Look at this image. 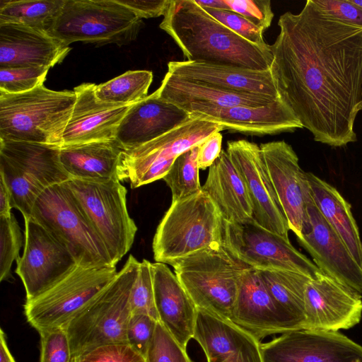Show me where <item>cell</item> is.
I'll return each instance as SVG.
<instances>
[{
  "label": "cell",
  "mask_w": 362,
  "mask_h": 362,
  "mask_svg": "<svg viewBox=\"0 0 362 362\" xmlns=\"http://www.w3.org/2000/svg\"><path fill=\"white\" fill-rule=\"evenodd\" d=\"M270 67L281 100L316 141L341 147L356 141L362 103V27L308 0L279 21Z\"/></svg>",
  "instance_id": "obj_1"
},
{
  "label": "cell",
  "mask_w": 362,
  "mask_h": 362,
  "mask_svg": "<svg viewBox=\"0 0 362 362\" xmlns=\"http://www.w3.org/2000/svg\"><path fill=\"white\" fill-rule=\"evenodd\" d=\"M159 27L173 38L188 61L270 69L271 45L259 46L246 40L194 0H170Z\"/></svg>",
  "instance_id": "obj_2"
},
{
  "label": "cell",
  "mask_w": 362,
  "mask_h": 362,
  "mask_svg": "<svg viewBox=\"0 0 362 362\" xmlns=\"http://www.w3.org/2000/svg\"><path fill=\"white\" fill-rule=\"evenodd\" d=\"M167 264L197 308L230 321L243 275L253 269L221 243Z\"/></svg>",
  "instance_id": "obj_3"
},
{
  "label": "cell",
  "mask_w": 362,
  "mask_h": 362,
  "mask_svg": "<svg viewBox=\"0 0 362 362\" xmlns=\"http://www.w3.org/2000/svg\"><path fill=\"white\" fill-rule=\"evenodd\" d=\"M76 100L74 90L44 85L21 93L0 91V139L61 147Z\"/></svg>",
  "instance_id": "obj_4"
},
{
  "label": "cell",
  "mask_w": 362,
  "mask_h": 362,
  "mask_svg": "<svg viewBox=\"0 0 362 362\" xmlns=\"http://www.w3.org/2000/svg\"><path fill=\"white\" fill-rule=\"evenodd\" d=\"M139 266L130 255L115 278L64 327L74 358L100 345L127 344L129 298Z\"/></svg>",
  "instance_id": "obj_5"
},
{
  "label": "cell",
  "mask_w": 362,
  "mask_h": 362,
  "mask_svg": "<svg viewBox=\"0 0 362 362\" xmlns=\"http://www.w3.org/2000/svg\"><path fill=\"white\" fill-rule=\"evenodd\" d=\"M222 218L202 189L173 202L157 227L153 258L165 263L221 243Z\"/></svg>",
  "instance_id": "obj_6"
},
{
  "label": "cell",
  "mask_w": 362,
  "mask_h": 362,
  "mask_svg": "<svg viewBox=\"0 0 362 362\" xmlns=\"http://www.w3.org/2000/svg\"><path fill=\"white\" fill-rule=\"evenodd\" d=\"M141 25L116 0H65L47 33L67 47L75 42L121 46L136 38Z\"/></svg>",
  "instance_id": "obj_7"
},
{
  "label": "cell",
  "mask_w": 362,
  "mask_h": 362,
  "mask_svg": "<svg viewBox=\"0 0 362 362\" xmlns=\"http://www.w3.org/2000/svg\"><path fill=\"white\" fill-rule=\"evenodd\" d=\"M30 216L67 248L78 266H114L104 243L64 183L42 192Z\"/></svg>",
  "instance_id": "obj_8"
},
{
  "label": "cell",
  "mask_w": 362,
  "mask_h": 362,
  "mask_svg": "<svg viewBox=\"0 0 362 362\" xmlns=\"http://www.w3.org/2000/svg\"><path fill=\"white\" fill-rule=\"evenodd\" d=\"M59 153L58 146L0 139V177L23 217L31 216L36 199L46 189L71 179Z\"/></svg>",
  "instance_id": "obj_9"
},
{
  "label": "cell",
  "mask_w": 362,
  "mask_h": 362,
  "mask_svg": "<svg viewBox=\"0 0 362 362\" xmlns=\"http://www.w3.org/2000/svg\"><path fill=\"white\" fill-rule=\"evenodd\" d=\"M104 243L112 264L129 252L137 227L127 208V189L118 180L104 182L70 179L64 182Z\"/></svg>",
  "instance_id": "obj_10"
},
{
  "label": "cell",
  "mask_w": 362,
  "mask_h": 362,
  "mask_svg": "<svg viewBox=\"0 0 362 362\" xmlns=\"http://www.w3.org/2000/svg\"><path fill=\"white\" fill-rule=\"evenodd\" d=\"M117 274L115 266L85 268L77 265L40 295L25 301L27 322L38 332L64 328Z\"/></svg>",
  "instance_id": "obj_11"
},
{
  "label": "cell",
  "mask_w": 362,
  "mask_h": 362,
  "mask_svg": "<svg viewBox=\"0 0 362 362\" xmlns=\"http://www.w3.org/2000/svg\"><path fill=\"white\" fill-rule=\"evenodd\" d=\"M222 130L223 127L215 122L192 117L149 142L124 150L119 157L118 179L129 182L132 188L163 179L180 154Z\"/></svg>",
  "instance_id": "obj_12"
},
{
  "label": "cell",
  "mask_w": 362,
  "mask_h": 362,
  "mask_svg": "<svg viewBox=\"0 0 362 362\" xmlns=\"http://www.w3.org/2000/svg\"><path fill=\"white\" fill-rule=\"evenodd\" d=\"M221 243L257 270H286L313 279L323 272L289 240L262 227L255 219L244 223L222 220Z\"/></svg>",
  "instance_id": "obj_13"
},
{
  "label": "cell",
  "mask_w": 362,
  "mask_h": 362,
  "mask_svg": "<svg viewBox=\"0 0 362 362\" xmlns=\"http://www.w3.org/2000/svg\"><path fill=\"white\" fill-rule=\"evenodd\" d=\"M25 246L15 272L30 300L63 279L76 266L67 248L32 216L24 217Z\"/></svg>",
  "instance_id": "obj_14"
},
{
  "label": "cell",
  "mask_w": 362,
  "mask_h": 362,
  "mask_svg": "<svg viewBox=\"0 0 362 362\" xmlns=\"http://www.w3.org/2000/svg\"><path fill=\"white\" fill-rule=\"evenodd\" d=\"M263 362H362V345L339 332L303 329L261 344Z\"/></svg>",
  "instance_id": "obj_15"
},
{
  "label": "cell",
  "mask_w": 362,
  "mask_h": 362,
  "mask_svg": "<svg viewBox=\"0 0 362 362\" xmlns=\"http://www.w3.org/2000/svg\"><path fill=\"white\" fill-rule=\"evenodd\" d=\"M259 148L289 228L300 238L310 227L307 203L311 193L306 173L300 167L292 146L286 141L262 144Z\"/></svg>",
  "instance_id": "obj_16"
},
{
  "label": "cell",
  "mask_w": 362,
  "mask_h": 362,
  "mask_svg": "<svg viewBox=\"0 0 362 362\" xmlns=\"http://www.w3.org/2000/svg\"><path fill=\"white\" fill-rule=\"evenodd\" d=\"M226 151L247 187L255 221L268 230L289 240L288 223L259 146L245 139L230 141L227 143Z\"/></svg>",
  "instance_id": "obj_17"
},
{
  "label": "cell",
  "mask_w": 362,
  "mask_h": 362,
  "mask_svg": "<svg viewBox=\"0 0 362 362\" xmlns=\"http://www.w3.org/2000/svg\"><path fill=\"white\" fill-rule=\"evenodd\" d=\"M305 317V329H349L362 318V295L321 272L306 286Z\"/></svg>",
  "instance_id": "obj_18"
},
{
  "label": "cell",
  "mask_w": 362,
  "mask_h": 362,
  "mask_svg": "<svg viewBox=\"0 0 362 362\" xmlns=\"http://www.w3.org/2000/svg\"><path fill=\"white\" fill-rule=\"evenodd\" d=\"M310 230L297 238L325 274L362 294V268L330 226L313 197L307 203Z\"/></svg>",
  "instance_id": "obj_19"
},
{
  "label": "cell",
  "mask_w": 362,
  "mask_h": 362,
  "mask_svg": "<svg viewBox=\"0 0 362 362\" xmlns=\"http://www.w3.org/2000/svg\"><path fill=\"white\" fill-rule=\"evenodd\" d=\"M231 321L259 341L268 335L303 329L276 304L255 269L243 275Z\"/></svg>",
  "instance_id": "obj_20"
},
{
  "label": "cell",
  "mask_w": 362,
  "mask_h": 362,
  "mask_svg": "<svg viewBox=\"0 0 362 362\" xmlns=\"http://www.w3.org/2000/svg\"><path fill=\"white\" fill-rule=\"evenodd\" d=\"M95 86L84 83L74 88L76 100L63 134L62 146L115 139L119 124L132 105L99 101Z\"/></svg>",
  "instance_id": "obj_21"
},
{
  "label": "cell",
  "mask_w": 362,
  "mask_h": 362,
  "mask_svg": "<svg viewBox=\"0 0 362 362\" xmlns=\"http://www.w3.org/2000/svg\"><path fill=\"white\" fill-rule=\"evenodd\" d=\"M71 50L47 33L24 25L0 23V69H50Z\"/></svg>",
  "instance_id": "obj_22"
},
{
  "label": "cell",
  "mask_w": 362,
  "mask_h": 362,
  "mask_svg": "<svg viewBox=\"0 0 362 362\" xmlns=\"http://www.w3.org/2000/svg\"><path fill=\"white\" fill-rule=\"evenodd\" d=\"M190 116L215 122L230 132L251 136L293 132L303 128L292 110L281 99L260 107L204 109L192 112Z\"/></svg>",
  "instance_id": "obj_23"
},
{
  "label": "cell",
  "mask_w": 362,
  "mask_h": 362,
  "mask_svg": "<svg viewBox=\"0 0 362 362\" xmlns=\"http://www.w3.org/2000/svg\"><path fill=\"white\" fill-rule=\"evenodd\" d=\"M168 73L227 91L279 99L271 69L255 70L194 61H171Z\"/></svg>",
  "instance_id": "obj_24"
},
{
  "label": "cell",
  "mask_w": 362,
  "mask_h": 362,
  "mask_svg": "<svg viewBox=\"0 0 362 362\" xmlns=\"http://www.w3.org/2000/svg\"><path fill=\"white\" fill-rule=\"evenodd\" d=\"M192 117L153 92L131 105L117 130L115 140L124 150L149 142L189 121Z\"/></svg>",
  "instance_id": "obj_25"
},
{
  "label": "cell",
  "mask_w": 362,
  "mask_h": 362,
  "mask_svg": "<svg viewBox=\"0 0 362 362\" xmlns=\"http://www.w3.org/2000/svg\"><path fill=\"white\" fill-rule=\"evenodd\" d=\"M155 92L162 100L177 106L189 115L209 108L260 107L281 99L227 91L168 72Z\"/></svg>",
  "instance_id": "obj_26"
},
{
  "label": "cell",
  "mask_w": 362,
  "mask_h": 362,
  "mask_svg": "<svg viewBox=\"0 0 362 362\" xmlns=\"http://www.w3.org/2000/svg\"><path fill=\"white\" fill-rule=\"evenodd\" d=\"M151 274L159 321L186 348L193 339L197 308L166 264L151 263Z\"/></svg>",
  "instance_id": "obj_27"
},
{
  "label": "cell",
  "mask_w": 362,
  "mask_h": 362,
  "mask_svg": "<svg viewBox=\"0 0 362 362\" xmlns=\"http://www.w3.org/2000/svg\"><path fill=\"white\" fill-rule=\"evenodd\" d=\"M202 189L218 210L222 220L244 223L254 220L252 202L238 171L226 150L209 168Z\"/></svg>",
  "instance_id": "obj_28"
},
{
  "label": "cell",
  "mask_w": 362,
  "mask_h": 362,
  "mask_svg": "<svg viewBox=\"0 0 362 362\" xmlns=\"http://www.w3.org/2000/svg\"><path fill=\"white\" fill-rule=\"evenodd\" d=\"M124 151L116 141L106 140L62 146L61 164L71 179L104 182L118 180V165Z\"/></svg>",
  "instance_id": "obj_29"
},
{
  "label": "cell",
  "mask_w": 362,
  "mask_h": 362,
  "mask_svg": "<svg viewBox=\"0 0 362 362\" xmlns=\"http://www.w3.org/2000/svg\"><path fill=\"white\" fill-rule=\"evenodd\" d=\"M305 174L317 208L362 268V242L351 205L334 187L312 173Z\"/></svg>",
  "instance_id": "obj_30"
},
{
  "label": "cell",
  "mask_w": 362,
  "mask_h": 362,
  "mask_svg": "<svg viewBox=\"0 0 362 362\" xmlns=\"http://www.w3.org/2000/svg\"><path fill=\"white\" fill-rule=\"evenodd\" d=\"M193 339L202 346L208 362H222L255 338L230 320L197 308Z\"/></svg>",
  "instance_id": "obj_31"
},
{
  "label": "cell",
  "mask_w": 362,
  "mask_h": 362,
  "mask_svg": "<svg viewBox=\"0 0 362 362\" xmlns=\"http://www.w3.org/2000/svg\"><path fill=\"white\" fill-rule=\"evenodd\" d=\"M258 271L276 304L305 329V293L313 278L286 270Z\"/></svg>",
  "instance_id": "obj_32"
},
{
  "label": "cell",
  "mask_w": 362,
  "mask_h": 362,
  "mask_svg": "<svg viewBox=\"0 0 362 362\" xmlns=\"http://www.w3.org/2000/svg\"><path fill=\"white\" fill-rule=\"evenodd\" d=\"M65 0L0 1V23L24 25L47 33Z\"/></svg>",
  "instance_id": "obj_33"
},
{
  "label": "cell",
  "mask_w": 362,
  "mask_h": 362,
  "mask_svg": "<svg viewBox=\"0 0 362 362\" xmlns=\"http://www.w3.org/2000/svg\"><path fill=\"white\" fill-rule=\"evenodd\" d=\"M153 73L147 70L128 71L105 83L96 85L95 94L103 103L132 105L148 96Z\"/></svg>",
  "instance_id": "obj_34"
},
{
  "label": "cell",
  "mask_w": 362,
  "mask_h": 362,
  "mask_svg": "<svg viewBox=\"0 0 362 362\" xmlns=\"http://www.w3.org/2000/svg\"><path fill=\"white\" fill-rule=\"evenodd\" d=\"M199 145L180 154L163 180L171 190L172 202L199 192L202 186L197 161Z\"/></svg>",
  "instance_id": "obj_35"
},
{
  "label": "cell",
  "mask_w": 362,
  "mask_h": 362,
  "mask_svg": "<svg viewBox=\"0 0 362 362\" xmlns=\"http://www.w3.org/2000/svg\"><path fill=\"white\" fill-rule=\"evenodd\" d=\"M23 236L20 226L14 215L0 216V281H8L13 278V262L20 259Z\"/></svg>",
  "instance_id": "obj_36"
},
{
  "label": "cell",
  "mask_w": 362,
  "mask_h": 362,
  "mask_svg": "<svg viewBox=\"0 0 362 362\" xmlns=\"http://www.w3.org/2000/svg\"><path fill=\"white\" fill-rule=\"evenodd\" d=\"M129 303L132 314H146L159 321L155 304L151 263L146 259L140 262L138 275L131 291Z\"/></svg>",
  "instance_id": "obj_37"
},
{
  "label": "cell",
  "mask_w": 362,
  "mask_h": 362,
  "mask_svg": "<svg viewBox=\"0 0 362 362\" xmlns=\"http://www.w3.org/2000/svg\"><path fill=\"white\" fill-rule=\"evenodd\" d=\"M146 362H193L183 347L158 321L146 355Z\"/></svg>",
  "instance_id": "obj_38"
},
{
  "label": "cell",
  "mask_w": 362,
  "mask_h": 362,
  "mask_svg": "<svg viewBox=\"0 0 362 362\" xmlns=\"http://www.w3.org/2000/svg\"><path fill=\"white\" fill-rule=\"evenodd\" d=\"M49 69L43 67L0 69V91L16 94L43 85Z\"/></svg>",
  "instance_id": "obj_39"
},
{
  "label": "cell",
  "mask_w": 362,
  "mask_h": 362,
  "mask_svg": "<svg viewBox=\"0 0 362 362\" xmlns=\"http://www.w3.org/2000/svg\"><path fill=\"white\" fill-rule=\"evenodd\" d=\"M73 362H146L145 356L127 343H112L92 348Z\"/></svg>",
  "instance_id": "obj_40"
},
{
  "label": "cell",
  "mask_w": 362,
  "mask_h": 362,
  "mask_svg": "<svg viewBox=\"0 0 362 362\" xmlns=\"http://www.w3.org/2000/svg\"><path fill=\"white\" fill-rule=\"evenodd\" d=\"M38 333L40 362H73L74 356L65 328L47 329Z\"/></svg>",
  "instance_id": "obj_41"
},
{
  "label": "cell",
  "mask_w": 362,
  "mask_h": 362,
  "mask_svg": "<svg viewBox=\"0 0 362 362\" xmlns=\"http://www.w3.org/2000/svg\"><path fill=\"white\" fill-rule=\"evenodd\" d=\"M203 8L210 16L246 40L259 46L268 45L264 39V30L242 16L232 11Z\"/></svg>",
  "instance_id": "obj_42"
},
{
  "label": "cell",
  "mask_w": 362,
  "mask_h": 362,
  "mask_svg": "<svg viewBox=\"0 0 362 362\" xmlns=\"http://www.w3.org/2000/svg\"><path fill=\"white\" fill-rule=\"evenodd\" d=\"M158 320L146 314H132L127 327V342L146 356Z\"/></svg>",
  "instance_id": "obj_43"
},
{
  "label": "cell",
  "mask_w": 362,
  "mask_h": 362,
  "mask_svg": "<svg viewBox=\"0 0 362 362\" xmlns=\"http://www.w3.org/2000/svg\"><path fill=\"white\" fill-rule=\"evenodd\" d=\"M230 11L242 16L255 25L267 29L274 13L269 0H224Z\"/></svg>",
  "instance_id": "obj_44"
},
{
  "label": "cell",
  "mask_w": 362,
  "mask_h": 362,
  "mask_svg": "<svg viewBox=\"0 0 362 362\" xmlns=\"http://www.w3.org/2000/svg\"><path fill=\"white\" fill-rule=\"evenodd\" d=\"M325 12L340 19L362 27V8L350 0H313Z\"/></svg>",
  "instance_id": "obj_45"
},
{
  "label": "cell",
  "mask_w": 362,
  "mask_h": 362,
  "mask_svg": "<svg viewBox=\"0 0 362 362\" xmlns=\"http://www.w3.org/2000/svg\"><path fill=\"white\" fill-rule=\"evenodd\" d=\"M118 3L125 6L139 18H157L164 16L169 0H116Z\"/></svg>",
  "instance_id": "obj_46"
},
{
  "label": "cell",
  "mask_w": 362,
  "mask_h": 362,
  "mask_svg": "<svg viewBox=\"0 0 362 362\" xmlns=\"http://www.w3.org/2000/svg\"><path fill=\"white\" fill-rule=\"evenodd\" d=\"M223 136L216 132L207 138L199 145L197 161L199 169L209 168L217 159L221 152Z\"/></svg>",
  "instance_id": "obj_47"
},
{
  "label": "cell",
  "mask_w": 362,
  "mask_h": 362,
  "mask_svg": "<svg viewBox=\"0 0 362 362\" xmlns=\"http://www.w3.org/2000/svg\"><path fill=\"white\" fill-rule=\"evenodd\" d=\"M260 345V341L254 338L237 353L222 362H263Z\"/></svg>",
  "instance_id": "obj_48"
},
{
  "label": "cell",
  "mask_w": 362,
  "mask_h": 362,
  "mask_svg": "<svg viewBox=\"0 0 362 362\" xmlns=\"http://www.w3.org/2000/svg\"><path fill=\"white\" fill-rule=\"evenodd\" d=\"M13 208H14V205L11 193L4 180L0 177V216H11Z\"/></svg>",
  "instance_id": "obj_49"
},
{
  "label": "cell",
  "mask_w": 362,
  "mask_h": 362,
  "mask_svg": "<svg viewBox=\"0 0 362 362\" xmlns=\"http://www.w3.org/2000/svg\"><path fill=\"white\" fill-rule=\"evenodd\" d=\"M0 362H16L8 346L6 335L2 329L0 331Z\"/></svg>",
  "instance_id": "obj_50"
},
{
  "label": "cell",
  "mask_w": 362,
  "mask_h": 362,
  "mask_svg": "<svg viewBox=\"0 0 362 362\" xmlns=\"http://www.w3.org/2000/svg\"><path fill=\"white\" fill-rule=\"evenodd\" d=\"M198 5L202 8H209L219 10L230 11L224 0H194Z\"/></svg>",
  "instance_id": "obj_51"
},
{
  "label": "cell",
  "mask_w": 362,
  "mask_h": 362,
  "mask_svg": "<svg viewBox=\"0 0 362 362\" xmlns=\"http://www.w3.org/2000/svg\"><path fill=\"white\" fill-rule=\"evenodd\" d=\"M354 4L362 8V0H350Z\"/></svg>",
  "instance_id": "obj_52"
},
{
  "label": "cell",
  "mask_w": 362,
  "mask_h": 362,
  "mask_svg": "<svg viewBox=\"0 0 362 362\" xmlns=\"http://www.w3.org/2000/svg\"><path fill=\"white\" fill-rule=\"evenodd\" d=\"M361 110H362V103H361Z\"/></svg>",
  "instance_id": "obj_53"
}]
</instances>
